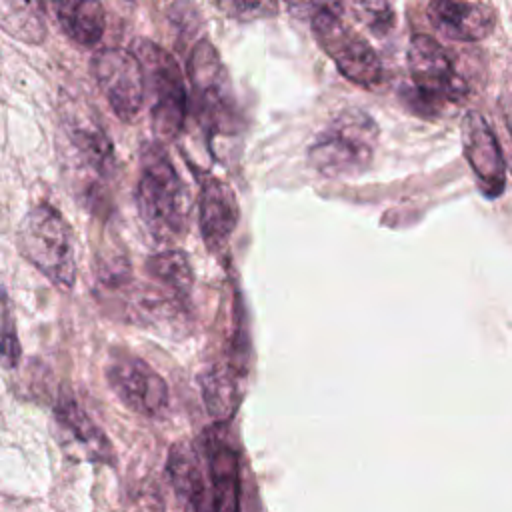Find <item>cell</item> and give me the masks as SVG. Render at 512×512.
<instances>
[{
	"label": "cell",
	"instance_id": "cell-1",
	"mask_svg": "<svg viewBox=\"0 0 512 512\" xmlns=\"http://www.w3.org/2000/svg\"><path fill=\"white\" fill-rule=\"evenodd\" d=\"M136 206L146 230L158 242H174L186 234L190 194L168 152L158 142L142 146Z\"/></svg>",
	"mask_w": 512,
	"mask_h": 512
},
{
	"label": "cell",
	"instance_id": "cell-2",
	"mask_svg": "<svg viewBox=\"0 0 512 512\" xmlns=\"http://www.w3.org/2000/svg\"><path fill=\"white\" fill-rule=\"evenodd\" d=\"M376 146V120L360 108H346L312 140L308 162L326 178H350L370 168Z\"/></svg>",
	"mask_w": 512,
	"mask_h": 512
},
{
	"label": "cell",
	"instance_id": "cell-3",
	"mask_svg": "<svg viewBox=\"0 0 512 512\" xmlns=\"http://www.w3.org/2000/svg\"><path fill=\"white\" fill-rule=\"evenodd\" d=\"M408 70L412 86L400 90V100L416 116L434 118L442 114L446 104L462 102L468 94V84L454 68L452 58L428 34L410 38Z\"/></svg>",
	"mask_w": 512,
	"mask_h": 512
},
{
	"label": "cell",
	"instance_id": "cell-4",
	"mask_svg": "<svg viewBox=\"0 0 512 512\" xmlns=\"http://www.w3.org/2000/svg\"><path fill=\"white\" fill-rule=\"evenodd\" d=\"M16 244L20 254L60 290L76 282L72 232L64 216L50 204H38L22 218Z\"/></svg>",
	"mask_w": 512,
	"mask_h": 512
},
{
	"label": "cell",
	"instance_id": "cell-5",
	"mask_svg": "<svg viewBox=\"0 0 512 512\" xmlns=\"http://www.w3.org/2000/svg\"><path fill=\"white\" fill-rule=\"evenodd\" d=\"M132 52L142 66L144 90L150 92V118L156 136L162 140L178 138L188 112V94L178 62L146 38L136 40Z\"/></svg>",
	"mask_w": 512,
	"mask_h": 512
},
{
	"label": "cell",
	"instance_id": "cell-6",
	"mask_svg": "<svg viewBox=\"0 0 512 512\" xmlns=\"http://www.w3.org/2000/svg\"><path fill=\"white\" fill-rule=\"evenodd\" d=\"M188 78L194 108L208 134H232L238 128V108L226 66L208 40H198L188 56Z\"/></svg>",
	"mask_w": 512,
	"mask_h": 512
},
{
	"label": "cell",
	"instance_id": "cell-7",
	"mask_svg": "<svg viewBox=\"0 0 512 512\" xmlns=\"http://www.w3.org/2000/svg\"><path fill=\"white\" fill-rule=\"evenodd\" d=\"M310 26L318 46L346 80L362 88H376L382 82L384 68L376 50L338 14L320 10L310 16Z\"/></svg>",
	"mask_w": 512,
	"mask_h": 512
},
{
	"label": "cell",
	"instance_id": "cell-8",
	"mask_svg": "<svg viewBox=\"0 0 512 512\" xmlns=\"http://www.w3.org/2000/svg\"><path fill=\"white\" fill-rule=\"evenodd\" d=\"M92 74L112 112L122 122H132L144 104V74L132 50L104 48L92 56Z\"/></svg>",
	"mask_w": 512,
	"mask_h": 512
},
{
	"label": "cell",
	"instance_id": "cell-9",
	"mask_svg": "<svg viewBox=\"0 0 512 512\" xmlns=\"http://www.w3.org/2000/svg\"><path fill=\"white\" fill-rule=\"evenodd\" d=\"M106 380L112 392L140 416L158 418L168 408L166 380L148 362L130 352H114L110 356Z\"/></svg>",
	"mask_w": 512,
	"mask_h": 512
},
{
	"label": "cell",
	"instance_id": "cell-10",
	"mask_svg": "<svg viewBox=\"0 0 512 512\" xmlns=\"http://www.w3.org/2000/svg\"><path fill=\"white\" fill-rule=\"evenodd\" d=\"M462 150L486 198H498L506 186V164L498 138L478 112H466L460 124Z\"/></svg>",
	"mask_w": 512,
	"mask_h": 512
},
{
	"label": "cell",
	"instance_id": "cell-11",
	"mask_svg": "<svg viewBox=\"0 0 512 512\" xmlns=\"http://www.w3.org/2000/svg\"><path fill=\"white\" fill-rule=\"evenodd\" d=\"M240 220V206L234 190L220 178L206 176L200 186L198 222L206 248L220 256L228 250L230 238Z\"/></svg>",
	"mask_w": 512,
	"mask_h": 512
},
{
	"label": "cell",
	"instance_id": "cell-12",
	"mask_svg": "<svg viewBox=\"0 0 512 512\" xmlns=\"http://www.w3.org/2000/svg\"><path fill=\"white\" fill-rule=\"evenodd\" d=\"M222 424V422H220ZM206 430L202 438V454L206 460V476L212 510H238L240 468L238 454L222 432V426Z\"/></svg>",
	"mask_w": 512,
	"mask_h": 512
},
{
	"label": "cell",
	"instance_id": "cell-13",
	"mask_svg": "<svg viewBox=\"0 0 512 512\" xmlns=\"http://www.w3.org/2000/svg\"><path fill=\"white\" fill-rule=\"evenodd\" d=\"M426 16L442 38L456 42L484 40L496 26L494 10L470 0H430Z\"/></svg>",
	"mask_w": 512,
	"mask_h": 512
},
{
	"label": "cell",
	"instance_id": "cell-14",
	"mask_svg": "<svg viewBox=\"0 0 512 512\" xmlns=\"http://www.w3.org/2000/svg\"><path fill=\"white\" fill-rule=\"evenodd\" d=\"M166 474L176 498L184 508H210V490L200 464V454L190 442H176L170 448Z\"/></svg>",
	"mask_w": 512,
	"mask_h": 512
},
{
	"label": "cell",
	"instance_id": "cell-15",
	"mask_svg": "<svg viewBox=\"0 0 512 512\" xmlns=\"http://www.w3.org/2000/svg\"><path fill=\"white\" fill-rule=\"evenodd\" d=\"M52 12L64 34L80 46H96L106 28L100 0H50Z\"/></svg>",
	"mask_w": 512,
	"mask_h": 512
},
{
	"label": "cell",
	"instance_id": "cell-16",
	"mask_svg": "<svg viewBox=\"0 0 512 512\" xmlns=\"http://www.w3.org/2000/svg\"><path fill=\"white\" fill-rule=\"evenodd\" d=\"M66 134L76 156L86 168L102 178H108L112 174L114 146L102 126H98L90 118L74 116L66 122Z\"/></svg>",
	"mask_w": 512,
	"mask_h": 512
},
{
	"label": "cell",
	"instance_id": "cell-17",
	"mask_svg": "<svg viewBox=\"0 0 512 512\" xmlns=\"http://www.w3.org/2000/svg\"><path fill=\"white\" fill-rule=\"evenodd\" d=\"M240 376L242 372L234 360L218 362L200 376L206 410L216 422H226L234 416L240 402Z\"/></svg>",
	"mask_w": 512,
	"mask_h": 512
},
{
	"label": "cell",
	"instance_id": "cell-18",
	"mask_svg": "<svg viewBox=\"0 0 512 512\" xmlns=\"http://www.w3.org/2000/svg\"><path fill=\"white\" fill-rule=\"evenodd\" d=\"M146 272L154 286L188 304L194 288V270L182 250H164L146 260Z\"/></svg>",
	"mask_w": 512,
	"mask_h": 512
},
{
	"label": "cell",
	"instance_id": "cell-19",
	"mask_svg": "<svg viewBox=\"0 0 512 512\" xmlns=\"http://www.w3.org/2000/svg\"><path fill=\"white\" fill-rule=\"evenodd\" d=\"M0 30L26 44H42L46 16L40 0H0Z\"/></svg>",
	"mask_w": 512,
	"mask_h": 512
},
{
	"label": "cell",
	"instance_id": "cell-20",
	"mask_svg": "<svg viewBox=\"0 0 512 512\" xmlns=\"http://www.w3.org/2000/svg\"><path fill=\"white\" fill-rule=\"evenodd\" d=\"M56 418L62 424V428L78 442L82 444L92 456H108L110 444L106 436L100 432V428L88 418V414L78 406L74 396L62 394L56 404Z\"/></svg>",
	"mask_w": 512,
	"mask_h": 512
},
{
	"label": "cell",
	"instance_id": "cell-21",
	"mask_svg": "<svg viewBox=\"0 0 512 512\" xmlns=\"http://www.w3.org/2000/svg\"><path fill=\"white\" fill-rule=\"evenodd\" d=\"M218 8L240 22H250L276 14V0H216Z\"/></svg>",
	"mask_w": 512,
	"mask_h": 512
},
{
	"label": "cell",
	"instance_id": "cell-22",
	"mask_svg": "<svg viewBox=\"0 0 512 512\" xmlns=\"http://www.w3.org/2000/svg\"><path fill=\"white\" fill-rule=\"evenodd\" d=\"M366 24L376 32L384 34L394 26V12L390 0H352Z\"/></svg>",
	"mask_w": 512,
	"mask_h": 512
},
{
	"label": "cell",
	"instance_id": "cell-23",
	"mask_svg": "<svg viewBox=\"0 0 512 512\" xmlns=\"http://www.w3.org/2000/svg\"><path fill=\"white\" fill-rule=\"evenodd\" d=\"M20 354H22V348H20V342H18V336H16L14 320L6 310L4 312V322H2V328H0V362H2V366L6 370L16 368L18 362H20Z\"/></svg>",
	"mask_w": 512,
	"mask_h": 512
},
{
	"label": "cell",
	"instance_id": "cell-24",
	"mask_svg": "<svg viewBox=\"0 0 512 512\" xmlns=\"http://www.w3.org/2000/svg\"><path fill=\"white\" fill-rule=\"evenodd\" d=\"M170 20L172 24L186 34H192L200 26V14L190 0H178L170 6Z\"/></svg>",
	"mask_w": 512,
	"mask_h": 512
},
{
	"label": "cell",
	"instance_id": "cell-25",
	"mask_svg": "<svg viewBox=\"0 0 512 512\" xmlns=\"http://www.w3.org/2000/svg\"><path fill=\"white\" fill-rule=\"evenodd\" d=\"M290 10L298 16H312L320 10L332 12L342 16V2L340 0H286Z\"/></svg>",
	"mask_w": 512,
	"mask_h": 512
}]
</instances>
